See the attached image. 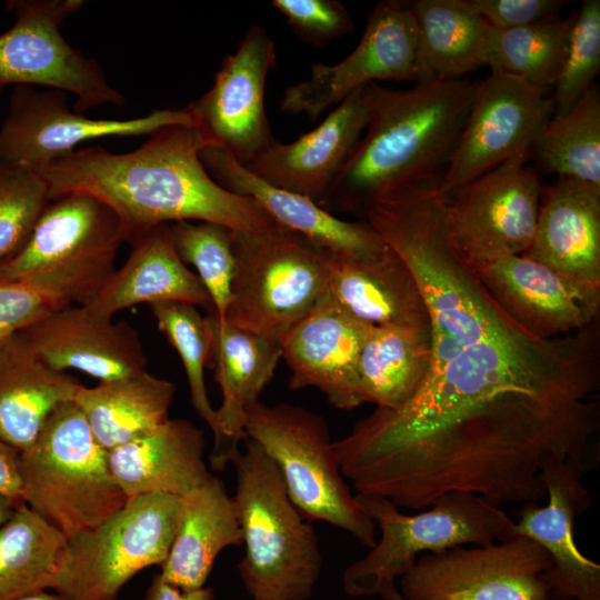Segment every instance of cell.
Here are the masks:
<instances>
[{"label":"cell","instance_id":"6","mask_svg":"<svg viewBox=\"0 0 600 600\" xmlns=\"http://www.w3.org/2000/svg\"><path fill=\"white\" fill-rule=\"evenodd\" d=\"M126 242L117 214L86 193L50 201L23 247L0 263V281L26 282L66 306H87L116 270Z\"/></svg>","mask_w":600,"mask_h":600},{"label":"cell","instance_id":"3","mask_svg":"<svg viewBox=\"0 0 600 600\" xmlns=\"http://www.w3.org/2000/svg\"><path fill=\"white\" fill-rule=\"evenodd\" d=\"M478 83L463 78L417 82L407 90L368 86L366 130L324 198L329 212L364 214L393 193L439 182Z\"/></svg>","mask_w":600,"mask_h":600},{"label":"cell","instance_id":"42","mask_svg":"<svg viewBox=\"0 0 600 600\" xmlns=\"http://www.w3.org/2000/svg\"><path fill=\"white\" fill-rule=\"evenodd\" d=\"M62 307L66 304L31 284L0 281V339L22 331Z\"/></svg>","mask_w":600,"mask_h":600},{"label":"cell","instance_id":"25","mask_svg":"<svg viewBox=\"0 0 600 600\" xmlns=\"http://www.w3.org/2000/svg\"><path fill=\"white\" fill-rule=\"evenodd\" d=\"M204 433L187 419H168L108 451L110 472L128 499L164 493L183 497L208 481Z\"/></svg>","mask_w":600,"mask_h":600},{"label":"cell","instance_id":"39","mask_svg":"<svg viewBox=\"0 0 600 600\" xmlns=\"http://www.w3.org/2000/svg\"><path fill=\"white\" fill-rule=\"evenodd\" d=\"M50 201L41 174L0 162V263L23 247Z\"/></svg>","mask_w":600,"mask_h":600},{"label":"cell","instance_id":"19","mask_svg":"<svg viewBox=\"0 0 600 600\" xmlns=\"http://www.w3.org/2000/svg\"><path fill=\"white\" fill-rule=\"evenodd\" d=\"M471 264L502 310L538 338L569 334L599 320L600 286L564 276L524 254Z\"/></svg>","mask_w":600,"mask_h":600},{"label":"cell","instance_id":"5","mask_svg":"<svg viewBox=\"0 0 600 600\" xmlns=\"http://www.w3.org/2000/svg\"><path fill=\"white\" fill-rule=\"evenodd\" d=\"M20 477L22 502L67 539L96 528L128 500L73 400L57 407L20 452Z\"/></svg>","mask_w":600,"mask_h":600},{"label":"cell","instance_id":"18","mask_svg":"<svg viewBox=\"0 0 600 600\" xmlns=\"http://www.w3.org/2000/svg\"><path fill=\"white\" fill-rule=\"evenodd\" d=\"M587 472L573 459L546 456L539 477L548 503L522 504L514 522L513 534L532 539L552 560L547 574L551 600H600V566L580 552L573 538L574 519L591 504L582 483Z\"/></svg>","mask_w":600,"mask_h":600},{"label":"cell","instance_id":"30","mask_svg":"<svg viewBox=\"0 0 600 600\" xmlns=\"http://www.w3.org/2000/svg\"><path fill=\"white\" fill-rule=\"evenodd\" d=\"M242 544L232 497L212 476L180 498L178 528L159 576L181 590L204 587L218 554Z\"/></svg>","mask_w":600,"mask_h":600},{"label":"cell","instance_id":"48","mask_svg":"<svg viewBox=\"0 0 600 600\" xmlns=\"http://www.w3.org/2000/svg\"><path fill=\"white\" fill-rule=\"evenodd\" d=\"M18 600H70L59 592H48L47 590L38 591L28 596H24Z\"/></svg>","mask_w":600,"mask_h":600},{"label":"cell","instance_id":"4","mask_svg":"<svg viewBox=\"0 0 600 600\" xmlns=\"http://www.w3.org/2000/svg\"><path fill=\"white\" fill-rule=\"evenodd\" d=\"M232 497L244 543L238 572L253 600H307L322 568L316 530L289 498L281 474L262 448L243 441L233 459Z\"/></svg>","mask_w":600,"mask_h":600},{"label":"cell","instance_id":"46","mask_svg":"<svg viewBox=\"0 0 600 600\" xmlns=\"http://www.w3.org/2000/svg\"><path fill=\"white\" fill-rule=\"evenodd\" d=\"M23 502L0 494V528L12 517L17 507Z\"/></svg>","mask_w":600,"mask_h":600},{"label":"cell","instance_id":"43","mask_svg":"<svg viewBox=\"0 0 600 600\" xmlns=\"http://www.w3.org/2000/svg\"><path fill=\"white\" fill-rule=\"evenodd\" d=\"M490 27L499 30L527 27L558 18L560 0H466Z\"/></svg>","mask_w":600,"mask_h":600},{"label":"cell","instance_id":"35","mask_svg":"<svg viewBox=\"0 0 600 600\" xmlns=\"http://www.w3.org/2000/svg\"><path fill=\"white\" fill-rule=\"evenodd\" d=\"M533 149L549 172L600 187L598 87L590 88L564 114H553Z\"/></svg>","mask_w":600,"mask_h":600},{"label":"cell","instance_id":"12","mask_svg":"<svg viewBox=\"0 0 600 600\" xmlns=\"http://www.w3.org/2000/svg\"><path fill=\"white\" fill-rule=\"evenodd\" d=\"M549 553L524 536L428 552L401 577L406 600H551Z\"/></svg>","mask_w":600,"mask_h":600},{"label":"cell","instance_id":"24","mask_svg":"<svg viewBox=\"0 0 600 600\" xmlns=\"http://www.w3.org/2000/svg\"><path fill=\"white\" fill-rule=\"evenodd\" d=\"M209 337L208 367L213 368L222 402L216 409L218 434L209 457L211 469L223 471L240 453L248 437L247 410L274 374L281 358L280 342L206 316Z\"/></svg>","mask_w":600,"mask_h":600},{"label":"cell","instance_id":"13","mask_svg":"<svg viewBox=\"0 0 600 600\" xmlns=\"http://www.w3.org/2000/svg\"><path fill=\"white\" fill-rule=\"evenodd\" d=\"M547 92L506 73L491 72L478 83L438 191L448 196L502 162L528 156L554 114Z\"/></svg>","mask_w":600,"mask_h":600},{"label":"cell","instance_id":"20","mask_svg":"<svg viewBox=\"0 0 600 600\" xmlns=\"http://www.w3.org/2000/svg\"><path fill=\"white\" fill-rule=\"evenodd\" d=\"M369 324L349 314L331 296L322 300L280 340L291 390L316 388L329 403L352 410L363 402L358 376Z\"/></svg>","mask_w":600,"mask_h":600},{"label":"cell","instance_id":"40","mask_svg":"<svg viewBox=\"0 0 600 600\" xmlns=\"http://www.w3.org/2000/svg\"><path fill=\"white\" fill-rule=\"evenodd\" d=\"M600 71V1H583L573 17L566 58L554 84V116L568 112Z\"/></svg>","mask_w":600,"mask_h":600},{"label":"cell","instance_id":"17","mask_svg":"<svg viewBox=\"0 0 600 600\" xmlns=\"http://www.w3.org/2000/svg\"><path fill=\"white\" fill-rule=\"evenodd\" d=\"M276 60L274 40L260 26H250L236 52L224 58L211 89L187 106L207 146L247 164L276 140L264 107Z\"/></svg>","mask_w":600,"mask_h":600},{"label":"cell","instance_id":"8","mask_svg":"<svg viewBox=\"0 0 600 600\" xmlns=\"http://www.w3.org/2000/svg\"><path fill=\"white\" fill-rule=\"evenodd\" d=\"M236 260L224 322L279 341L329 292L328 257L279 226L233 230Z\"/></svg>","mask_w":600,"mask_h":600},{"label":"cell","instance_id":"9","mask_svg":"<svg viewBox=\"0 0 600 600\" xmlns=\"http://www.w3.org/2000/svg\"><path fill=\"white\" fill-rule=\"evenodd\" d=\"M246 434L278 468L290 500L308 521H324L361 544L376 543V523L346 483L327 421L297 404H267L247 410Z\"/></svg>","mask_w":600,"mask_h":600},{"label":"cell","instance_id":"44","mask_svg":"<svg viewBox=\"0 0 600 600\" xmlns=\"http://www.w3.org/2000/svg\"><path fill=\"white\" fill-rule=\"evenodd\" d=\"M20 451L0 440V494L22 502Z\"/></svg>","mask_w":600,"mask_h":600},{"label":"cell","instance_id":"15","mask_svg":"<svg viewBox=\"0 0 600 600\" xmlns=\"http://www.w3.org/2000/svg\"><path fill=\"white\" fill-rule=\"evenodd\" d=\"M527 157H513L444 196L449 230L470 263L529 248L544 188Z\"/></svg>","mask_w":600,"mask_h":600},{"label":"cell","instance_id":"38","mask_svg":"<svg viewBox=\"0 0 600 600\" xmlns=\"http://www.w3.org/2000/svg\"><path fill=\"white\" fill-rule=\"evenodd\" d=\"M150 309L159 330L181 359L194 410L216 438L218 434L216 409L209 401L204 383V368L208 366L210 348L206 317H202L194 306L183 302H157L150 304Z\"/></svg>","mask_w":600,"mask_h":600},{"label":"cell","instance_id":"7","mask_svg":"<svg viewBox=\"0 0 600 600\" xmlns=\"http://www.w3.org/2000/svg\"><path fill=\"white\" fill-rule=\"evenodd\" d=\"M356 498L381 536L364 557L343 570V590L351 597L378 594L382 584L409 572L420 552L483 546L514 536L516 521L500 504L471 492L446 493L416 514L400 512L384 498Z\"/></svg>","mask_w":600,"mask_h":600},{"label":"cell","instance_id":"2","mask_svg":"<svg viewBox=\"0 0 600 600\" xmlns=\"http://www.w3.org/2000/svg\"><path fill=\"white\" fill-rule=\"evenodd\" d=\"M204 146L196 127L170 124L131 152L82 148L39 174L51 201L86 193L107 204L130 244L157 226L178 221H207L240 231L277 224L252 199L227 190L209 174L200 159Z\"/></svg>","mask_w":600,"mask_h":600},{"label":"cell","instance_id":"45","mask_svg":"<svg viewBox=\"0 0 600 600\" xmlns=\"http://www.w3.org/2000/svg\"><path fill=\"white\" fill-rule=\"evenodd\" d=\"M144 600H214V592L208 587L181 590L162 580L158 573L152 579Z\"/></svg>","mask_w":600,"mask_h":600},{"label":"cell","instance_id":"26","mask_svg":"<svg viewBox=\"0 0 600 600\" xmlns=\"http://www.w3.org/2000/svg\"><path fill=\"white\" fill-rule=\"evenodd\" d=\"M523 254L600 286V187L558 178L543 189L533 238Z\"/></svg>","mask_w":600,"mask_h":600},{"label":"cell","instance_id":"10","mask_svg":"<svg viewBox=\"0 0 600 600\" xmlns=\"http://www.w3.org/2000/svg\"><path fill=\"white\" fill-rule=\"evenodd\" d=\"M179 511L180 498L171 494L128 499L96 528L67 539L53 591L70 600H118L138 572L166 561Z\"/></svg>","mask_w":600,"mask_h":600},{"label":"cell","instance_id":"41","mask_svg":"<svg viewBox=\"0 0 600 600\" xmlns=\"http://www.w3.org/2000/svg\"><path fill=\"white\" fill-rule=\"evenodd\" d=\"M294 34L314 47L353 32L354 22L347 8L337 0H273Z\"/></svg>","mask_w":600,"mask_h":600},{"label":"cell","instance_id":"33","mask_svg":"<svg viewBox=\"0 0 600 600\" xmlns=\"http://www.w3.org/2000/svg\"><path fill=\"white\" fill-rule=\"evenodd\" d=\"M430 359V328L369 326L358 364L363 402L400 408L422 384Z\"/></svg>","mask_w":600,"mask_h":600},{"label":"cell","instance_id":"22","mask_svg":"<svg viewBox=\"0 0 600 600\" xmlns=\"http://www.w3.org/2000/svg\"><path fill=\"white\" fill-rule=\"evenodd\" d=\"M20 333L57 371L76 369L110 381L146 370L139 332L126 321L94 314L87 306L62 307Z\"/></svg>","mask_w":600,"mask_h":600},{"label":"cell","instance_id":"31","mask_svg":"<svg viewBox=\"0 0 600 600\" xmlns=\"http://www.w3.org/2000/svg\"><path fill=\"white\" fill-rule=\"evenodd\" d=\"M406 2L418 28L416 83L459 80L488 67L490 26L466 0Z\"/></svg>","mask_w":600,"mask_h":600},{"label":"cell","instance_id":"37","mask_svg":"<svg viewBox=\"0 0 600 600\" xmlns=\"http://www.w3.org/2000/svg\"><path fill=\"white\" fill-rule=\"evenodd\" d=\"M170 226L181 260L194 267L210 296L213 313L224 322L236 268L233 229L207 221H178Z\"/></svg>","mask_w":600,"mask_h":600},{"label":"cell","instance_id":"36","mask_svg":"<svg viewBox=\"0 0 600 600\" xmlns=\"http://www.w3.org/2000/svg\"><path fill=\"white\" fill-rule=\"evenodd\" d=\"M573 17L499 30L490 27L492 73L518 77L542 89L554 87L566 58Z\"/></svg>","mask_w":600,"mask_h":600},{"label":"cell","instance_id":"27","mask_svg":"<svg viewBox=\"0 0 600 600\" xmlns=\"http://www.w3.org/2000/svg\"><path fill=\"white\" fill-rule=\"evenodd\" d=\"M328 264L331 296L357 320L369 326L429 328L416 279L389 246L369 257H328Z\"/></svg>","mask_w":600,"mask_h":600},{"label":"cell","instance_id":"21","mask_svg":"<svg viewBox=\"0 0 600 600\" xmlns=\"http://www.w3.org/2000/svg\"><path fill=\"white\" fill-rule=\"evenodd\" d=\"M368 86L347 97L313 130L290 143L274 140L243 166L264 182L319 203L366 130L370 110Z\"/></svg>","mask_w":600,"mask_h":600},{"label":"cell","instance_id":"23","mask_svg":"<svg viewBox=\"0 0 600 600\" xmlns=\"http://www.w3.org/2000/svg\"><path fill=\"white\" fill-rule=\"evenodd\" d=\"M200 159L219 184L252 199L276 223L306 238L328 257H369L388 246L367 222L340 219L307 197L264 182L222 148L204 146Z\"/></svg>","mask_w":600,"mask_h":600},{"label":"cell","instance_id":"1","mask_svg":"<svg viewBox=\"0 0 600 600\" xmlns=\"http://www.w3.org/2000/svg\"><path fill=\"white\" fill-rule=\"evenodd\" d=\"M366 221L416 279L429 314L431 359L409 401L376 407L333 441L342 474L420 511L453 491L499 504L539 502L546 456L593 464L599 322L551 339L518 324L459 250L434 186L377 202Z\"/></svg>","mask_w":600,"mask_h":600},{"label":"cell","instance_id":"14","mask_svg":"<svg viewBox=\"0 0 600 600\" xmlns=\"http://www.w3.org/2000/svg\"><path fill=\"white\" fill-rule=\"evenodd\" d=\"M170 124L197 128L187 107L153 110L127 120L90 119L69 109L63 91L17 86L0 127V162L40 173L51 162L76 151L83 141L150 136Z\"/></svg>","mask_w":600,"mask_h":600},{"label":"cell","instance_id":"16","mask_svg":"<svg viewBox=\"0 0 600 600\" xmlns=\"http://www.w3.org/2000/svg\"><path fill=\"white\" fill-rule=\"evenodd\" d=\"M418 28L406 1L378 2L350 54L336 64L316 63L310 77L288 87L280 110L316 120L333 104L376 81L417 79Z\"/></svg>","mask_w":600,"mask_h":600},{"label":"cell","instance_id":"28","mask_svg":"<svg viewBox=\"0 0 600 600\" xmlns=\"http://www.w3.org/2000/svg\"><path fill=\"white\" fill-rule=\"evenodd\" d=\"M183 302L213 312L212 301L198 276L181 260L171 226L160 224L132 243L120 269L109 277L87 307L100 317L138 303Z\"/></svg>","mask_w":600,"mask_h":600},{"label":"cell","instance_id":"32","mask_svg":"<svg viewBox=\"0 0 600 600\" xmlns=\"http://www.w3.org/2000/svg\"><path fill=\"white\" fill-rule=\"evenodd\" d=\"M174 393L172 382L144 370L90 388L80 386L73 402L98 443L109 451L167 421Z\"/></svg>","mask_w":600,"mask_h":600},{"label":"cell","instance_id":"34","mask_svg":"<svg viewBox=\"0 0 600 600\" xmlns=\"http://www.w3.org/2000/svg\"><path fill=\"white\" fill-rule=\"evenodd\" d=\"M67 538L27 504L0 528V600H18L56 586Z\"/></svg>","mask_w":600,"mask_h":600},{"label":"cell","instance_id":"47","mask_svg":"<svg viewBox=\"0 0 600 600\" xmlns=\"http://www.w3.org/2000/svg\"><path fill=\"white\" fill-rule=\"evenodd\" d=\"M378 594H380L381 598L384 600H406L396 587L394 581L386 582L384 584H382Z\"/></svg>","mask_w":600,"mask_h":600},{"label":"cell","instance_id":"29","mask_svg":"<svg viewBox=\"0 0 600 600\" xmlns=\"http://www.w3.org/2000/svg\"><path fill=\"white\" fill-rule=\"evenodd\" d=\"M81 384L47 366L18 332L0 339V440L23 451Z\"/></svg>","mask_w":600,"mask_h":600},{"label":"cell","instance_id":"11","mask_svg":"<svg viewBox=\"0 0 600 600\" xmlns=\"http://www.w3.org/2000/svg\"><path fill=\"white\" fill-rule=\"evenodd\" d=\"M82 0H10L14 24L0 34V92L9 86H41L77 97L73 110L124 104L99 63L67 42L60 28Z\"/></svg>","mask_w":600,"mask_h":600}]
</instances>
